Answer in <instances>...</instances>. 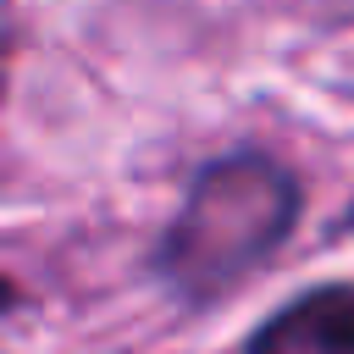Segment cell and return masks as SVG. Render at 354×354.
Wrapping results in <instances>:
<instances>
[{
	"label": "cell",
	"mask_w": 354,
	"mask_h": 354,
	"mask_svg": "<svg viewBox=\"0 0 354 354\" xmlns=\"http://www.w3.org/2000/svg\"><path fill=\"white\" fill-rule=\"evenodd\" d=\"M288 210H293V188L282 183V171L260 160L216 166L205 171L188 216L171 232V266L199 282H227L260 249L277 243V232L288 227Z\"/></svg>",
	"instance_id": "1"
},
{
	"label": "cell",
	"mask_w": 354,
	"mask_h": 354,
	"mask_svg": "<svg viewBox=\"0 0 354 354\" xmlns=\"http://www.w3.org/2000/svg\"><path fill=\"white\" fill-rule=\"evenodd\" d=\"M243 354H354V288H321L288 304Z\"/></svg>",
	"instance_id": "2"
}]
</instances>
